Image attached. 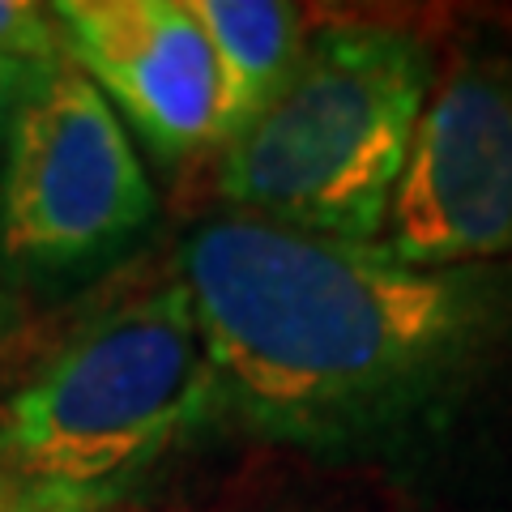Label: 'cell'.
<instances>
[{
  "instance_id": "cell-4",
  "label": "cell",
  "mask_w": 512,
  "mask_h": 512,
  "mask_svg": "<svg viewBox=\"0 0 512 512\" xmlns=\"http://www.w3.org/2000/svg\"><path fill=\"white\" fill-rule=\"evenodd\" d=\"M0 163V265L18 278L107 261L154 218L133 137L69 60L26 103Z\"/></svg>"
},
{
  "instance_id": "cell-1",
  "label": "cell",
  "mask_w": 512,
  "mask_h": 512,
  "mask_svg": "<svg viewBox=\"0 0 512 512\" xmlns=\"http://www.w3.org/2000/svg\"><path fill=\"white\" fill-rule=\"evenodd\" d=\"M210 402L342 453L453 410L512 355V261L423 269L380 244L214 218L180 248Z\"/></svg>"
},
{
  "instance_id": "cell-6",
  "label": "cell",
  "mask_w": 512,
  "mask_h": 512,
  "mask_svg": "<svg viewBox=\"0 0 512 512\" xmlns=\"http://www.w3.org/2000/svg\"><path fill=\"white\" fill-rule=\"evenodd\" d=\"M52 18L64 60L163 163L222 150L218 64L188 0H60Z\"/></svg>"
},
{
  "instance_id": "cell-2",
  "label": "cell",
  "mask_w": 512,
  "mask_h": 512,
  "mask_svg": "<svg viewBox=\"0 0 512 512\" xmlns=\"http://www.w3.org/2000/svg\"><path fill=\"white\" fill-rule=\"evenodd\" d=\"M431 99V52L397 26L329 22L286 86L218 150L235 218L376 244Z\"/></svg>"
},
{
  "instance_id": "cell-5",
  "label": "cell",
  "mask_w": 512,
  "mask_h": 512,
  "mask_svg": "<svg viewBox=\"0 0 512 512\" xmlns=\"http://www.w3.org/2000/svg\"><path fill=\"white\" fill-rule=\"evenodd\" d=\"M380 244L423 269L512 261V64H470L427 99Z\"/></svg>"
},
{
  "instance_id": "cell-7",
  "label": "cell",
  "mask_w": 512,
  "mask_h": 512,
  "mask_svg": "<svg viewBox=\"0 0 512 512\" xmlns=\"http://www.w3.org/2000/svg\"><path fill=\"white\" fill-rule=\"evenodd\" d=\"M201 22L222 82V116L227 137L239 133L269 107L303 56L299 9L278 0H188Z\"/></svg>"
},
{
  "instance_id": "cell-9",
  "label": "cell",
  "mask_w": 512,
  "mask_h": 512,
  "mask_svg": "<svg viewBox=\"0 0 512 512\" xmlns=\"http://www.w3.org/2000/svg\"><path fill=\"white\" fill-rule=\"evenodd\" d=\"M60 69V64H26V60H5L0 56V158L9 150V137L18 128V116L26 103L43 90V82Z\"/></svg>"
},
{
  "instance_id": "cell-8",
  "label": "cell",
  "mask_w": 512,
  "mask_h": 512,
  "mask_svg": "<svg viewBox=\"0 0 512 512\" xmlns=\"http://www.w3.org/2000/svg\"><path fill=\"white\" fill-rule=\"evenodd\" d=\"M0 56L26 64H64L52 5L35 0H0Z\"/></svg>"
},
{
  "instance_id": "cell-10",
  "label": "cell",
  "mask_w": 512,
  "mask_h": 512,
  "mask_svg": "<svg viewBox=\"0 0 512 512\" xmlns=\"http://www.w3.org/2000/svg\"><path fill=\"white\" fill-rule=\"evenodd\" d=\"M0 512H99V508L35 483V478H26L0 457Z\"/></svg>"
},
{
  "instance_id": "cell-3",
  "label": "cell",
  "mask_w": 512,
  "mask_h": 512,
  "mask_svg": "<svg viewBox=\"0 0 512 512\" xmlns=\"http://www.w3.org/2000/svg\"><path fill=\"white\" fill-rule=\"evenodd\" d=\"M210 402L184 282L154 286L73 333L0 410V457L69 500L107 508Z\"/></svg>"
}]
</instances>
